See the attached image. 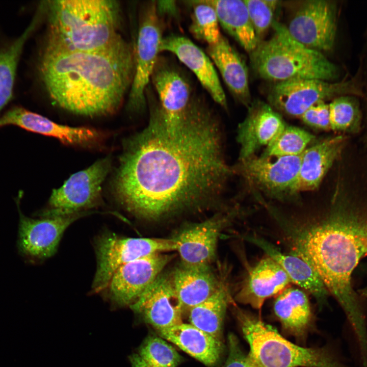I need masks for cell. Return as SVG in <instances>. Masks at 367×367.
Returning <instances> with one entry per match:
<instances>
[{
  "label": "cell",
  "mask_w": 367,
  "mask_h": 367,
  "mask_svg": "<svg viewBox=\"0 0 367 367\" xmlns=\"http://www.w3.org/2000/svg\"><path fill=\"white\" fill-rule=\"evenodd\" d=\"M235 314L256 367H346L326 348L299 346L260 318L237 307Z\"/></svg>",
  "instance_id": "8992f818"
},
{
  "label": "cell",
  "mask_w": 367,
  "mask_h": 367,
  "mask_svg": "<svg viewBox=\"0 0 367 367\" xmlns=\"http://www.w3.org/2000/svg\"><path fill=\"white\" fill-rule=\"evenodd\" d=\"M150 80L158 98L154 103L168 121L180 118L196 96L187 78L175 67L159 58Z\"/></svg>",
  "instance_id": "ac0fdd59"
},
{
  "label": "cell",
  "mask_w": 367,
  "mask_h": 367,
  "mask_svg": "<svg viewBox=\"0 0 367 367\" xmlns=\"http://www.w3.org/2000/svg\"><path fill=\"white\" fill-rule=\"evenodd\" d=\"M274 313L283 330L299 340L304 339L312 323V313L305 291L288 286L277 295Z\"/></svg>",
  "instance_id": "4316f807"
},
{
  "label": "cell",
  "mask_w": 367,
  "mask_h": 367,
  "mask_svg": "<svg viewBox=\"0 0 367 367\" xmlns=\"http://www.w3.org/2000/svg\"><path fill=\"white\" fill-rule=\"evenodd\" d=\"M237 211L217 214L203 221L189 224L173 237L180 264L188 267L209 266L216 257L218 239Z\"/></svg>",
  "instance_id": "5bb4252c"
},
{
  "label": "cell",
  "mask_w": 367,
  "mask_h": 367,
  "mask_svg": "<svg viewBox=\"0 0 367 367\" xmlns=\"http://www.w3.org/2000/svg\"><path fill=\"white\" fill-rule=\"evenodd\" d=\"M306 125L321 130H330L329 104L324 101L317 102L309 108L300 117Z\"/></svg>",
  "instance_id": "d590c367"
},
{
  "label": "cell",
  "mask_w": 367,
  "mask_h": 367,
  "mask_svg": "<svg viewBox=\"0 0 367 367\" xmlns=\"http://www.w3.org/2000/svg\"><path fill=\"white\" fill-rule=\"evenodd\" d=\"M286 27L290 34L306 47L320 52L329 50L336 35L335 5L325 0L305 1Z\"/></svg>",
  "instance_id": "8fae6325"
},
{
  "label": "cell",
  "mask_w": 367,
  "mask_h": 367,
  "mask_svg": "<svg viewBox=\"0 0 367 367\" xmlns=\"http://www.w3.org/2000/svg\"><path fill=\"white\" fill-rule=\"evenodd\" d=\"M192 6L189 30L197 40L208 45L217 43L222 36L214 8L206 1H189Z\"/></svg>",
  "instance_id": "4dcf8cb0"
},
{
  "label": "cell",
  "mask_w": 367,
  "mask_h": 367,
  "mask_svg": "<svg viewBox=\"0 0 367 367\" xmlns=\"http://www.w3.org/2000/svg\"><path fill=\"white\" fill-rule=\"evenodd\" d=\"M243 239L261 249L282 268L292 283L311 294L319 306L327 302L328 292L316 272L303 259L282 252L279 249L265 239L255 234L243 236Z\"/></svg>",
  "instance_id": "7402d4cb"
},
{
  "label": "cell",
  "mask_w": 367,
  "mask_h": 367,
  "mask_svg": "<svg viewBox=\"0 0 367 367\" xmlns=\"http://www.w3.org/2000/svg\"><path fill=\"white\" fill-rule=\"evenodd\" d=\"M274 33L251 53L253 69L261 78L277 82L294 78L329 81L338 74L336 66L321 52L295 40L286 27L274 21Z\"/></svg>",
  "instance_id": "5b68a950"
},
{
  "label": "cell",
  "mask_w": 367,
  "mask_h": 367,
  "mask_svg": "<svg viewBox=\"0 0 367 367\" xmlns=\"http://www.w3.org/2000/svg\"><path fill=\"white\" fill-rule=\"evenodd\" d=\"M132 367H151L145 362L138 353L132 354L129 357Z\"/></svg>",
  "instance_id": "f35d334b"
},
{
  "label": "cell",
  "mask_w": 367,
  "mask_h": 367,
  "mask_svg": "<svg viewBox=\"0 0 367 367\" xmlns=\"http://www.w3.org/2000/svg\"><path fill=\"white\" fill-rule=\"evenodd\" d=\"M19 214L17 246L19 253L29 261H38L54 255L67 228L87 212L69 215L33 219Z\"/></svg>",
  "instance_id": "7c38bea8"
},
{
  "label": "cell",
  "mask_w": 367,
  "mask_h": 367,
  "mask_svg": "<svg viewBox=\"0 0 367 367\" xmlns=\"http://www.w3.org/2000/svg\"><path fill=\"white\" fill-rule=\"evenodd\" d=\"M348 82L294 78L277 82L271 89L270 106L288 115L300 117L314 104L349 89Z\"/></svg>",
  "instance_id": "9a60e30c"
},
{
  "label": "cell",
  "mask_w": 367,
  "mask_h": 367,
  "mask_svg": "<svg viewBox=\"0 0 367 367\" xmlns=\"http://www.w3.org/2000/svg\"><path fill=\"white\" fill-rule=\"evenodd\" d=\"M255 34L260 42L261 36L273 23L274 11L265 0H244Z\"/></svg>",
  "instance_id": "e575fe53"
},
{
  "label": "cell",
  "mask_w": 367,
  "mask_h": 367,
  "mask_svg": "<svg viewBox=\"0 0 367 367\" xmlns=\"http://www.w3.org/2000/svg\"><path fill=\"white\" fill-rule=\"evenodd\" d=\"M291 283L279 264L267 256L248 270L235 299L259 310L267 299L278 295Z\"/></svg>",
  "instance_id": "44dd1931"
},
{
  "label": "cell",
  "mask_w": 367,
  "mask_h": 367,
  "mask_svg": "<svg viewBox=\"0 0 367 367\" xmlns=\"http://www.w3.org/2000/svg\"><path fill=\"white\" fill-rule=\"evenodd\" d=\"M130 308L158 331L182 323V310L172 280L161 273Z\"/></svg>",
  "instance_id": "e0dca14e"
},
{
  "label": "cell",
  "mask_w": 367,
  "mask_h": 367,
  "mask_svg": "<svg viewBox=\"0 0 367 367\" xmlns=\"http://www.w3.org/2000/svg\"><path fill=\"white\" fill-rule=\"evenodd\" d=\"M331 130L353 132L359 129L360 113L355 99L343 96L335 98L329 104Z\"/></svg>",
  "instance_id": "d6a6232c"
},
{
  "label": "cell",
  "mask_w": 367,
  "mask_h": 367,
  "mask_svg": "<svg viewBox=\"0 0 367 367\" xmlns=\"http://www.w3.org/2000/svg\"><path fill=\"white\" fill-rule=\"evenodd\" d=\"M285 125L270 104L256 101L249 105L247 115L238 127L240 160L255 155L262 147H266Z\"/></svg>",
  "instance_id": "d6986e66"
},
{
  "label": "cell",
  "mask_w": 367,
  "mask_h": 367,
  "mask_svg": "<svg viewBox=\"0 0 367 367\" xmlns=\"http://www.w3.org/2000/svg\"><path fill=\"white\" fill-rule=\"evenodd\" d=\"M231 301L227 284L225 281H221L212 295L189 310L190 324L221 340L224 318L227 306Z\"/></svg>",
  "instance_id": "f1b7e54d"
},
{
  "label": "cell",
  "mask_w": 367,
  "mask_h": 367,
  "mask_svg": "<svg viewBox=\"0 0 367 367\" xmlns=\"http://www.w3.org/2000/svg\"><path fill=\"white\" fill-rule=\"evenodd\" d=\"M314 137L297 127L287 126L266 147L261 154L269 156L301 155Z\"/></svg>",
  "instance_id": "1f68e13d"
},
{
  "label": "cell",
  "mask_w": 367,
  "mask_h": 367,
  "mask_svg": "<svg viewBox=\"0 0 367 367\" xmlns=\"http://www.w3.org/2000/svg\"><path fill=\"white\" fill-rule=\"evenodd\" d=\"M228 354L224 367H256L242 350L238 338L233 334L228 336Z\"/></svg>",
  "instance_id": "8d00e7d4"
},
{
  "label": "cell",
  "mask_w": 367,
  "mask_h": 367,
  "mask_svg": "<svg viewBox=\"0 0 367 367\" xmlns=\"http://www.w3.org/2000/svg\"><path fill=\"white\" fill-rule=\"evenodd\" d=\"M361 293L364 297L367 298V289L363 290Z\"/></svg>",
  "instance_id": "60d3db41"
},
{
  "label": "cell",
  "mask_w": 367,
  "mask_h": 367,
  "mask_svg": "<svg viewBox=\"0 0 367 367\" xmlns=\"http://www.w3.org/2000/svg\"><path fill=\"white\" fill-rule=\"evenodd\" d=\"M231 171L216 116L197 96L173 122L151 104L146 127L124 143L112 188L128 212L156 220L212 204Z\"/></svg>",
  "instance_id": "6da1fadb"
},
{
  "label": "cell",
  "mask_w": 367,
  "mask_h": 367,
  "mask_svg": "<svg viewBox=\"0 0 367 367\" xmlns=\"http://www.w3.org/2000/svg\"><path fill=\"white\" fill-rule=\"evenodd\" d=\"M163 38L155 2L152 1L144 8L139 25L135 72L127 103L132 111L143 110L146 106V90L159 59Z\"/></svg>",
  "instance_id": "30bf717a"
},
{
  "label": "cell",
  "mask_w": 367,
  "mask_h": 367,
  "mask_svg": "<svg viewBox=\"0 0 367 367\" xmlns=\"http://www.w3.org/2000/svg\"><path fill=\"white\" fill-rule=\"evenodd\" d=\"M160 52L174 54L195 75L213 100L226 107V96L211 59L189 39L172 34L163 38Z\"/></svg>",
  "instance_id": "ffe728a7"
},
{
  "label": "cell",
  "mask_w": 367,
  "mask_h": 367,
  "mask_svg": "<svg viewBox=\"0 0 367 367\" xmlns=\"http://www.w3.org/2000/svg\"><path fill=\"white\" fill-rule=\"evenodd\" d=\"M6 125L18 126L72 145L91 146L99 143L102 139V134L95 129L59 124L21 107H13L0 116V127Z\"/></svg>",
  "instance_id": "2e32d148"
},
{
  "label": "cell",
  "mask_w": 367,
  "mask_h": 367,
  "mask_svg": "<svg viewBox=\"0 0 367 367\" xmlns=\"http://www.w3.org/2000/svg\"><path fill=\"white\" fill-rule=\"evenodd\" d=\"M155 9L159 17L161 15L174 16L178 12L177 4L174 1H155Z\"/></svg>",
  "instance_id": "74e56055"
},
{
  "label": "cell",
  "mask_w": 367,
  "mask_h": 367,
  "mask_svg": "<svg viewBox=\"0 0 367 367\" xmlns=\"http://www.w3.org/2000/svg\"><path fill=\"white\" fill-rule=\"evenodd\" d=\"M111 167L110 156L99 160L87 169L72 174L49 199V208L41 217L69 215L85 212L97 205L101 186Z\"/></svg>",
  "instance_id": "ba28073f"
},
{
  "label": "cell",
  "mask_w": 367,
  "mask_h": 367,
  "mask_svg": "<svg viewBox=\"0 0 367 367\" xmlns=\"http://www.w3.org/2000/svg\"><path fill=\"white\" fill-rule=\"evenodd\" d=\"M171 278L183 312L208 299L221 281H218L209 266L193 267L181 264L174 271Z\"/></svg>",
  "instance_id": "cb8c5ba5"
},
{
  "label": "cell",
  "mask_w": 367,
  "mask_h": 367,
  "mask_svg": "<svg viewBox=\"0 0 367 367\" xmlns=\"http://www.w3.org/2000/svg\"><path fill=\"white\" fill-rule=\"evenodd\" d=\"M206 51L233 95L248 105L250 94L248 70L240 54L222 35L217 43L207 46Z\"/></svg>",
  "instance_id": "d4e9b609"
},
{
  "label": "cell",
  "mask_w": 367,
  "mask_h": 367,
  "mask_svg": "<svg viewBox=\"0 0 367 367\" xmlns=\"http://www.w3.org/2000/svg\"><path fill=\"white\" fill-rule=\"evenodd\" d=\"M138 354L151 367H177L182 360L172 346L155 335L145 339Z\"/></svg>",
  "instance_id": "836d02e7"
},
{
  "label": "cell",
  "mask_w": 367,
  "mask_h": 367,
  "mask_svg": "<svg viewBox=\"0 0 367 367\" xmlns=\"http://www.w3.org/2000/svg\"><path fill=\"white\" fill-rule=\"evenodd\" d=\"M158 332L161 337L208 366L217 364L223 351L221 340L191 324L182 323Z\"/></svg>",
  "instance_id": "484cf974"
},
{
  "label": "cell",
  "mask_w": 367,
  "mask_h": 367,
  "mask_svg": "<svg viewBox=\"0 0 367 367\" xmlns=\"http://www.w3.org/2000/svg\"><path fill=\"white\" fill-rule=\"evenodd\" d=\"M135 50L121 37L100 49L74 51L45 43L38 71L51 99L73 113L88 116L118 109L130 89Z\"/></svg>",
  "instance_id": "3957f363"
},
{
  "label": "cell",
  "mask_w": 367,
  "mask_h": 367,
  "mask_svg": "<svg viewBox=\"0 0 367 367\" xmlns=\"http://www.w3.org/2000/svg\"><path fill=\"white\" fill-rule=\"evenodd\" d=\"M214 8L219 24L247 52L252 53L260 41L242 0H207Z\"/></svg>",
  "instance_id": "83f0119b"
},
{
  "label": "cell",
  "mask_w": 367,
  "mask_h": 367,
  "mask_svg": "<svg viewBox=\"0 0 367 367\" xmlns=\"http://www.w3.org/2000/svg\"><path fill=\"white\" fill-rule=\"evenodd\" d=\"M44 5L48 21L46 43L70 50L93 51L121 37L117 1L60 0Z\"/></svg>",
  "instance_id": "277c9868"
},
{
  "label": "cell",
  "mask_w": 367,
  "mask_h": 367,
  "mask_svg": "<svg viewBox=\"0 0 367 367\" xmlns=\"http://www.w3.org/2000/svg\"><path fill=\"white\" fill-rule=\"evenodd\" d=\"M175 250L171 238H125L108 232L95 243L97 266L92 284L94 293L103 292L120 266L152 254Z\"/></svg>",
  "instance_id": "52a82bcc"
},
{
  "label": "cell",
  "mask_w": 367,
  "mask_h": 367,
  "mask_svg": "<svg viewBox=\"0 0 367 367\" xmlns=\"http://www.w3.org/2000/svg\"><path fill=\"white\" fill-rule=\"evenodd\" d=\"M173 256L157 253L120 266L103 292L115 306L130 307L155 280Z\"/></svg>",
  "instance_id": "4fadbf2b"
},
{
  "label": "cell",
  "mask_w": 367,
  "mask_h": 367,
  "mask_svg": "<svg viewBox=\"0 0 367 367\" xmlns=\"http://www.w3.org/2000/svg\"><path fill=\"white\" fill-rule=\"evenodd\" d=\"M266 3L269 6V7L275 12L278 5H279V1L277 0H265Z\"/></svg>",
  "instance_id": "ab89813d"
},
{
  "label": "cell",
  "mask_w": 367,
  "mask_h": 367,
  "mask_svg": "<svg viewBox=\"0 0 367 367\" xmlns=\"http://www.w3.org/2000/svg\"><path fill=\"white\" fill-rule=\"evenodd\" d=\"M301 155H255L240 160L238 171L256 189L270 197L283 200L298 194Z\"/></svg>",
  "instance_id": "9c48e42d"
},
{
  "label": "cell",
  "mask_w": 367,
  "mask_h": 367,
  "mask_svg": "<svg viewBox=\"0 0 367 367\" xmlns=\"http://www.w3.org/2000/svg\"><path fill=\"white\" fill-rule=\"evenodd\" d=\"M18 37L0 45V112L12 98L17 68L24 44L38 24L40 12Z\"/></svg>",
  "instance_id": "f546056e"
},
{
  "label": "cell",
  "mask_w": 367,
  "mask_h": 367,
  "mask_svg": "<svg viewBox=\"0 0 367 367\" xmlns=\"http://www.w3.org/2000/svg\"><path fill=\"white\" fill-rule=\"evenodd\" d=\"M290 254L306 262L345 312L358 341L367 340L365 317L351 283L353 271L367 254V216L346 200L335 198L326 213L286 216L269 211Z\"/></svg>",
  "instance_id": "7a4b0ae2"
},
{
  "label": "cell",
  "mask_w": 367,
  "mask_h": 367,
  "mask_svg": "<svg viewBox=\"0 0 367 367\" xmlns=\"http://www.w3.org/2000/svg\"><path fill=\"white\" fill-rule=\"evenodd\" d=\"M344 143L343 136H336L321 140L304 150L301 155L298 193L318 188L339 155Z\"/></svg>",
  "instance_id": "603a6c76"
}]
</instances>
